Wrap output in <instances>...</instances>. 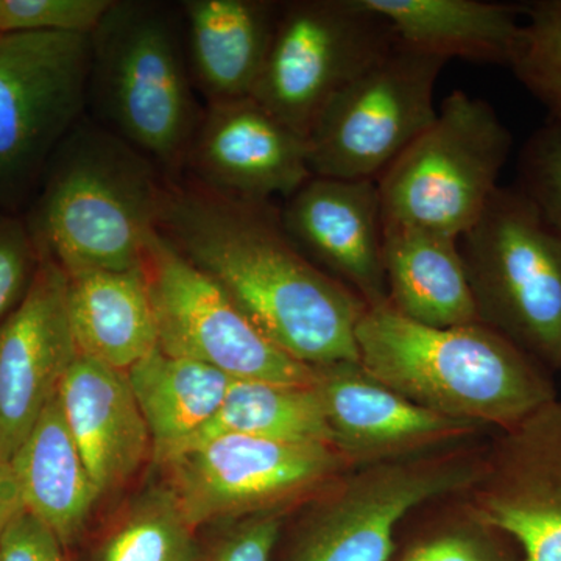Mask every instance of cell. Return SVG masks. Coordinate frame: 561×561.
Masks as SVG:
<instances>
[{
  "instance_id": "3957f363",
  "label": "cell",
  "mask_w": 561,
  "mask_h": 561,
  "mask_svg": "<svg viewBox=\"0 0 561 561\" xmlns=\"http://www.w3.org/2000/svg\"><path fill=\"white\" fill-rule=\"evenodd\" d=\"M54 157L27 224L39 256L68 276L142 267L168 176L119 136L87 122Z\"/></svg>"
},
{
  "instance_id": "f1b7e54d",
  "label": "cell",
  "mask_w": 561,
  "mask_h": 561,
  "mask_svg": "<svg viewBox=\"0 0 561 561\" xmlns=\"http://www.w3.org/2000/svg\"><path fill=\"white\" fill-rule=\"evenodd\" d=\"M111 0H0V36L94 31Z\"/></svg>"
},
{
  "instance_id": "4316f807",
  "label": "cell",
  "mask_w": 561,
  "mask_h": 561,
  "mask_svg": "<svg viewBox=\"0 0 561 561\" xmlns=\"http://www.w3.org/2000/svg\"><path fill=\"white\" fill-rule=\"evenodd\" d=\"M522 25L511 68L516 79L561 124V0L523 5Z\"/></svg>"
},
{
  "instance_id": "5bb4252c",
  "label": "cell",
  "mask_w": 561,
  "mask_h": 561,
  "mask_svg": "<svg viewBox=\"0 0 561 561\" xmlns=\"http://www.w3.org/2000/svg\"><path fill=\"white\" fill-rule=\"evenodd\" d=\"M184 169L206 190L251 203L287 201L312 176L308 139L251 95L203 110Z\"/></svg>"
},
{
  "instance_id": "e575fe53",
  "label": "cell",
  "mask_w": 561,
  "mask_h": 561,
  "mask_svg": "<svg viewBox=\"0 0 561 561\" xmlns=\"http://www.w3.org/2000/svg\"><path fill=\"white\" fill-rule=\"evenodd\" d=\"M560 368H561V364H560Z\"/></svg>"
},
{
  "instance_id": "9a60e30c",
  "label": "cell",
  "mask_w": 561,
  "mask_h": 561,
  "mask_svg": "<svg viewBox=\"0 0 561 561\" xmlns=\"http://www.w3.org/2000/svg\"><path fill=\"white\" fill-rule=\"evenodd\" d=\"M68 287L65 271L39 256L24 298L0 321V460L18 451L79 356Z\"/></svg>"
},
{
  "instance_id": "d4e9b609",
  "label": "cell",
  "mask_w": 561,
  "mask_h": 561,
  "mask_svg": "<svg viewBox=\"0 0 561 561\" xmlns=\"http://www.w3.org/2000/svg\"><path fill=\"white\" fill-rule=\"evenodd\" d=\"M220 437L313 443L334 448L316 383L294 386L234 379L216 415L184 442L172 457Z\"/></svg>"
},
{
  "instance_id": "6da1fadb",
  "label": "cell",
  "mask_w": 561,
  "mask_h": 561,
  "mask_svg": "<svg viewBox=\"0 0 561 561\" xmlns=\"http://www.w3.org/2000/svg\"><path fill=\"white\" fill-rule=\"evenodd\" d=\"M158 234L217 280L262 334L309 367L359 362L367 305L291 242L272 203L165 179Z\"/></svg>"
},
{
  "instance_id": "836d02e7",
  "label": "cell",
  "mask_w": 561,
  "mask_h": 561,
  "mask_svg": "<svg viewBox=\"0 0 561 561\" xmlns=\"http://www.w3.org/2000/svg\"><path fill=\"white\" fill-rule=\"evenodd\" d=\"M24 511L20 486L9 461L0 460V538L18 513Z\"/></svg>"
},
{
  "instance_id": "4fadbf2b",
  "label": "cell",
  "mask_w": 561,
  "mask_h": 561,
  "mask_svg": "<svg viewBox=\"0 0 561 561\" xmlns=\"http://www.w3.org/2000/svg\"><path fill=\"white\" fill-rule=\"evenodd\" d=\"M471 490L472 518L515 538L522 561H561V402L504 430Z\"/></svg>"
},
{
  "instance_id": "e0dca14e",
  "label": "cell",
  "mask_w": 561,
  "mask_h": 561,
  "mask_svg": "<svg viewBox=\"0 0 561 561\" xmlns=\"http://www.w3.org/2000/svg\"><path fill=\"white\" fill-rule=\"evenodd\" d=\"M316 371L334 448L354 465L416 456L481 427L421 408L376 379L359 362H337Z\"/></svg>"
},
{
  "instance_id": "52a82bcc",
  "label": "cell",
  "mask_w": 561,
  "mask_h": 561,
  "mask_svg": "<svg viewBox=\"0 0 561 561\" xmlns=\"http://www.w3.org/2000/svg\"><path fill=\"white\" fill-rule=\"evenodd\" d=\"M398 43L362 0L280 2L251 98L308 139L328 103Z\"/></svg>"
},
{
  "instance_id": "30bf717a",
  "label": "cell",
  "mask_w": 561,
  "mask_h": 561,
  "mask_svg": "<svg viewBox=\"0 0 561 561\" xmlns=\"http://www.w3.org/2000/svg\"><path fill=\"white\" fill-rule=\"evenodd\" d=\"M142 268L162 353L202 362L236 379L316 383V368L278 348L217 280L158 232L147 247Z\"/></svg>"
},
{
  "instance_id": "83f0119b",
  "label": "cell",
  "mask_w": 561,
  "mask_h": 561,
  "mask_svg": "<svg viewBox=\"0 0 561 561\" xmlns=\"http://www.w3.org/2000/svg\"><path fill=\"white\" fill-rule=\"evenodd\" d=\"M519 187L561 234V124L548 121L519 151Z\"/></svg>"
},
{
  "instance_id": "d6986e66",
  "label": "cell",
  "mask_w": 561,
  "mask_h": 561,
  "mask_svg": "<svg viewBox=\"0 0 561 561\" xmlns=\"http://www.w3.org/2000/svg\"><path fill=\"white\" fill-rule=\"evenodd\" d=\"M275 0H184L187 60L206 103L250 98L278 21Z\"/></svg>"
},
{
  "instance_id": "8fae6325",
  "label": "cell",
  "mask_w": 561,
  "mask_h": 561,
  "mask_svg": "<svg viewBox=\"0 0 561 561\" xmlns=\"http://www.w3.org/2000/svg\"><path fill=\"white\" fill-rule=\"evenodd\" d=\"M168 486L191 526L280 513L356 465L313 443L220 437L165 461Z\"/></svg>"
},
{
  "instance_id": "ffe728a7",
  "label": "cell",
  "mask_w": 561,
  "mask_h": 561,
  "mask_svg": "<svg viewBox=\"0 0 561 561\" xmlns=\"http://www.w3.org/2000/svg\"><path fill=\"white\" fill-rule=\"evenodd\" d=\"M387 302L415 323L432 328L481 323L459 239L383 225Z\"/></svg>"
},
{
  "instance_id": "44dd1931",
  "label": "cell",
  "mask_w": 561,
  "mask_h": 561,
  "mask_svg": "<svg viewBox=\"0 0 561 561\" xmlns=\"http://www.w3.org/2000/svg\"><path fill=\"white\" fill-rule=\"evenodd\" d=\"M68 311L80 356L127 373L158 348V328L142 267L68 276Z\"/></svg>"
},
{
  "instance_id": "1f68e13d",
  "label": "cell",
  "mask_w": 561,
  "mask_h": 561,
  "mask_svg": "<svg viewBox=\"0 0 561 561\" xmlns=\"http://www.w3.org/2000/svg\"><path fill=\"white\" fill-rule=\"evenodd\" d=\"M0 561H65V557L57 535L24 508L0 538Z\"/></svg>"
},
{
  "instance_id": "d6a6232c",
  "label": "cell",
  "mask_w": 561,
  "mask_h": 561,
  "mask_svg": "<svg viewBox=\"0 0 561 561\" xmlns=\"http://www.w3.org/2000/svg\"><path fill=\"white\" fill-rule=\"evenodd\" d=\"M279 529L280 513L251 516L232 529L205 561H271Z\"/></svg>"
},
{
  "instance_id": "f546056e",
  "label": "cell",
  "mask_w": 561,
  "mask_h": 561,
  "mask_svg": "<svg viewBox=\"0 0 561 561\" xmlns=\"http://www.w3.org/2000/svg\"><path fill=\"white\" fill-rule=\"evenodd\" d=\"M401 561H515L494 530L472 518L413 546Z\"/></svg>"
},
{
  "instance_id": "2e32d148",
  "label": "cell",
  "mask_w": 561,
  "mask_h": 561,
  "mask_svg": "<svg viewBox=\"0 0 561 561\" xmlns=\"http://www.w3.org/2000/svg\"><path fill=\"white\" fill-rule=\"evenodd\" d=\"M279 219L302 254L365 305L387 301L382 203L375 180L312 175L287 198Z\"/></svg>"
},
{
  "instance_id": "277c9868",
  "label": "cell",
  "mask_w": 561,
  "mask_h": 561,
  "mask_svg": "<svg viewBox=\"0 0 561 561\" xmlns=\"http://www.w3.org/2000/svg\"><path fill=\"white\" fill-rule=\"evenodd\" d=\"M90 102L103 128L179 179L203 114L180 7L111 0L91 32Z\"/></svg>"
},
{
  "instance_id": "7402d4cb",
  "label": "cell",
  "mask_w": 561,
  "mask_h": 561,
  "mask_svg": "<svg viewBox=\"0 0 561 561\" xmlns=\"http://www.w3.org/2000/svg\"><path fill=\"white\" fill-rule=\"evenodd\" d=\"M9 463L25 511L46 524L62 548L79 540L101 493L70 434L58 393Z\"/></svg>"
},
{
  "instance_id": "7a4b0ae2",
  "label": "cell",
  "mask_w": 561,
  "mask_h": 561,
  "mask_svg": "<svg viewBox=\"0 0 561 561\" xmlns=\"http://www.w3.org/2000/svg\"><path fill=\"white\" fill-rule=\"evenodd\" d=\"M359 364L427 411L507 427L556 401L545 367L483 323L432 328L367 306L356 328Z\"/></svg>"
},
{
  "instance_id": "7c38bea8",
  "label": "cell",
  "mask_w": 561,
  "mask_h": 561,
  "mask_svg": "<svg viewBox=\"0 0 561 561\" xmlns=\"http://www.w3.org/2000/svg\"><path fill=\"white\" fill-rule=\"evenodd\" d=\"M483 465L416 454L353 468L328 486L289 561H390L401 519L423 502L471 490Z\"/></svg>"
},
{
  "instance_id": "9c48e42d",
  "label": "cell",
  "mask_w": 561,
  "mask_h": 561,
  "mask_svg": "<svg viewBox=\"0 0 561 561\" xmlns=\"http://www.w3.org/2000/svg\"><path fill=\"white\" fill-rule=\"evenodd\" d=\"M446 62L398 41L313 124L308 135L312 175L378 181L437 119L434 91Z\"/></svg>"
},
{
  "instance_id": "603a6c76",
  "label": "cell",
  "mask_w": 561,
  "mask_h": 561,
  "mask_svg": "<svg viewBox=\"0 0 561 561\" xmlns=\"http://www.w3.org/2000/svg\"><path fill=\"white\" fill-rule=\"evenodd\" d=\"M412 49L483 65L511 66L523 5L483 0H362Z\"/></svg>"
},
{
  "instance_id": "d590c367",
  "label": "cell",
  "mask_w": 561,
  "mask_h": 561,
  "mask_svg": "<svg viewBox=\"0 0 561 561\" xmlns=\"http://www.w3.org/2000/svg\"><path fill=\"white\" fill-rule=\"evenodd\" d=\"M65 561H68V560H65Z\"/></svg>"
},
{
  "instance_id": "5b68a950",
  "label": "cell",
  "mask_w": 561,
  "mask_h": 561,
  "mask_svg": "<svg viewBox=\"0 0 561 561\" xmlns=\"http://www.w3.org/2000/svg\"><path fill=\"white\" fill-rule=\"evenodd\" d=\"M459 245L479 321L559 370L560 232L515 184L494 191Z\"/></svg>"
},
{
  "instance_id": "8992f818",
  "label": "cell",
  "mask_w": 561,
  "mask_h": 561,
  "mask_svg": "<svg viewBox=\"0 0 561 561\" xmlns=\"http://www.w3.org/2000/svg\"><path fill=\"white\" fill-rule=\"evenodd\" d=\"M513 136L489 102L446 95L437 119L379 176L383 225L460 239L500 187Z\"/></svg>"
},
{
  "instance_id": "ac0fdd59",
  "label": "cell",
  "mask_w": 561,
  "mask_h": 561,
  "mask_svg": "<svg viewBox=\"0 0 561 561\" xmlns=\"http://www.w3.org/2000/svg\"><path fill=\"white\" fill-rule=\"evenodd\" d=\"M58 400L101 496L130 481L153 459L149 426L127 373L79 354L62 378Z\"/></svg>"
},
{
  "instance_id": "ba28073f",
  "label": "cell",
  "mask_w": 561,
  "mask_h": 561,
  "mask_svg": "<svg viewBox=\"0 0 561 561\" xmlns=\"http://www.w3.org/2000/svg\"><path fill=\"white\" fill-rule=\"evenodd\" d=\"M91 33L0 36V202H20L90 102Z\"/></svg>"
},
{
  "instance_id": "cb8c5ba5",
  "label": "cell",
  "mask_w": 561,
  "mask_h": 561,
  "mask_svg": "<svg viewBox=\"0 0 561 561\" xmlns=\"http://www.w3.org/2000/svg\"><path fill=\"white\" fill-rule=\"evenodd\" d=\"M127 376L149 426L153 460L160 465L216 415L236 379L160 348L133 365Z\"/></svg>"
},
{
  "instance_id": "4dcf8cb0",
  "label": "cell",
  "mask_w": 561,
  "mask_h": 561,
  "mask_svg": "<svg viewBox=\"0 0 561 561\" xmlns=\"http://www.w3.org/2000/svg\"><path fill=\"white\" fill-rule=\"evenodd\" d=\"M39 265L27 224L0 216V321L24 298Z\"/></svg>"
},
{
  "instance_id": "484cf974",
  "label": "cell",
  "mask_w": 561,
  "mask_h": 561,
  "mask_svg": "<svg viewBox=\"0 0 561 561\" xmlns=\"http://www.w3.org/2000/svg\"><path fill=\"white\" fill-rule=\"evenodd\" d=\"M168 485L144 493L91 561H202V549Z\"/></svg>"
}]
</instances>
